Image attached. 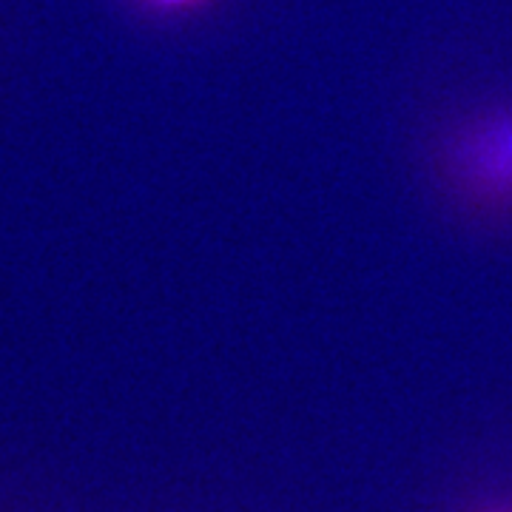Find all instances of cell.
I'll use <instances>...</instances> for the list:
<instances>
[{
  "label": "cell",
  "instance_id": "3",
  "mask_svg": "<svg viewBox=\"0 0 512 512\" xmlns=\"http://www.w3.org/2000/svg\"><path fill=\"white\" fill-rule=\"evenodd\" d=\"M484 512H512V501H504V504H498V507H490V510Z\"/></svg>",
  "mask_w": 512,
  "mask_h": 512
},
{
  "label": "cell",
  "instance_id": "2",
  "mask_svg": "<svg viewBox=\"0 0 512 512\" xmlns=\"http://www.w3.org/2000/svg\"><path fill=\"white\" fill-rule=\"evenodd\" d=\"M143 9L154 15H185V12H197L211 6L214 0H137Z\"/></svg>",
  "mask_w": 512,
  "mask_h": 512
},
{
  "label": "cell",
  "instance_id": "1",
  "mask_svg": "<svg viewBox=\"0 0 512 512\" xmlns=\"http://www.w3.org/2000/svg\"><path fill=\"white\" fill-rule=\"evenodd\" d=\"M439 171L470 211L512 217V103L458 120L439 146Z\"/></svg>",
  "mask_w": 512,
  "mask_h": 512
}]
</instances>
